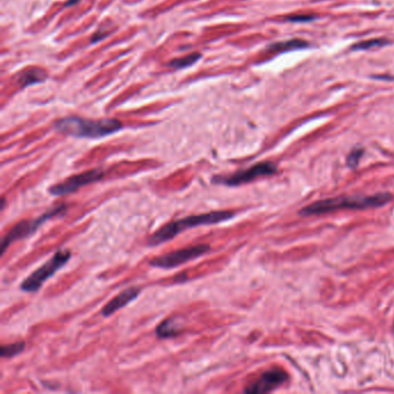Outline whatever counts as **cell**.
<instances>
[{
  "instance_id": "cell-10",
  "label": "cell",
  "mask_w": 394,
  "mask_h": 394,
  "mask_svg": "<svg viewBox=\"0 0 394 394\" xmlns=\"http://www.w3.org/2000/svg\"><path fill=\"white\" fill-rule=\"evenodd\" d=\"M140 288L139 287H131L125 289L124 291H122L121 294L117 295L115 298L104 305V308L102 309V315L104 317H109L111 315H114L116 311H118L119 309L124 308L129 303H131L132 301H134L136 297L139 296L140 294Z\"/></svg>"
},
{
  "instance_id": "cell-14",
  "label": "cell",
  "mask_w": 394,
  "mask_h": 394,
  "mask_svg": "<svg viewBox=\"0 0 394 394\" xmlns=\"http://www.w3.org/2000/svg\"><path fill=\"white\" fill-rule=\"evenodd\" d=\"M200 58H201V55L198 54V52H196V54H191V55L186 56V57L174 59V61H171L170 63H169V66H170V67L177 68V69L186 68V67H190V66H192L193 64H196V63L198 62Z\"/></svg>"
},
{
  "instance_id": "cell-8",
  "label": "cell",
  "mask_w": 394,
  "mask_h": 394,
  "mask_svg": "<svg viewBox=\"0 0 394 394\" xmlns=\"http://www.w3.org/2000/svg\"><path fill=\"white\" fill-rule=\"evenodd\" d=\"M104 175L105 172L102 170V169H94V170L82 172V174L72 176V177L66 179L65 182L61 183V184L51 186L49 192H50L52 196L56 197L69 195V193L78 191V190L80 188H82V186L89 185L91 183H96L98 181H101V179L104 177Z\"/></svg>"
},
{
  "instance_id": "cell-12",
  "label": "cell",
  "mask_w": 394,
  "mask_h": 394,
  "mask_svg": "<svg viewBox=\"0 0 394 394\" xmlns=\"http://www.w3.org/2000/svg\"><path fill=\"white\" fill-rule=\"evenodd\" d=\"M181 332V326L178 325L177 320L169 318L162 322L156 328V334L160 337H171L178 335Z\"/></svg>"
},
{
  "instance_id": "cell-7",
  "label": "cell",
  "mask_w": 394,
  "mask_h": 394,
  "mask_svg": "<svg viewBox=\"0 0 394 394\" xmlns=\"http://www.w3.org/2000/svg\"><path fill=\"white\" fill-rule=\"evenodd\" d=\"M275 171L276 167L273 163H270V162H262V163L252 165L251 168L246 169V170L238 171L236 174L229 176H215V177H213L212 182L214 184L239 186L255 181L257 178L275 174Z\"/></svg>"
},
{
  "instance_id": "cell-4",
  "label": "cell",
  "mask_w": 394,
  "mask_h": 394,
  "mask_svg": "<svg viewBox=\"0 0 394 394\" xmlns=\"http://www.w3.org/2000/svg\"><path fill=\"white\" fill-rule=\"evenodd\" d=\"M71 258V252L68 250H58L47 263H44L40 268L34 270L27 279L21 283V290L26 293H37L48 279L58 272L62 267Z\"/></svg>"
},
{
  "instance_id": "cell-9",
  "label": "cell",
  "mask_w": 394,
  "mask_h": 394,
  "mask_svg": "<svg viewBox=\"0 0 394 394\" xmlns=\"http://www.w3.org/2000/svg\"><path fill=\"white\" fill-rule=\"evenodd\" d=\"M287 381V374L279 369H273V370L266 371L260 377L257 379L255 383L249 385L245 389L246 393L251 394H259V393H267L273 391L280 385H282Z\"/></svg>"
},
{
  "instance_id": "cell-1",
  "label": "cell",
  "mask_w": 394,
  "mask_h": 394,
  "mask_svg": "<svg viewBox=\"0 0 394 394\" xmlns=\"http://www.w3.org/2000/svg\"><path fill=\"white\" fill-rule=\"evenodd\" d=\"M55 129L59 133L74 138L100 139L121 131L123 124L117 119L91 121V119L71 116L56 122Z\"/></svg>"
},
{
  "instance_id": "cell-6",
  "label": "cell",
  "mask_w": 394,
  "mask_h": 394,
  "mask_svg": "<svg viewBox=\"0 0 394 394\" xmlns=\"http://www.w3.org/2000/svg\"><path fill=\"white\" fill-rule=\"evenodd\" d=\"M210 251V246L208 244H200L196 246H190L186 249H181L177 251H172L167 255L154 258L150 260V266L157 267V268L170 269L183 265V263L191 262L193 259L199 258Z\"/></svg>"
},
{
  "instance_id": "cell-18",
  "label": "cell",
  "mask_w": 394,
  "mask_h": 394,
  "mask_svg": "<svg viewBox=\"0 0 394 394\" xmlns=\"http://www.w3.org/2000/svg\"><path fill=\"white\" fill-rule=\"evenodd\" d=\"M312 20H314V16L311 15H294L288 17V21H291V22H308Z\"/></svg>"
},
{
  "instance_id": "cell-11",
  "label": "cell",
  "mask_w": 394,
  "mask_h": 394,
  "mask_svg": "<svg viewBox=\"0 0 394 394\" xmlns=\"http://www.w3.org/2000/svg\"><path fill=\"white\" fill-rule=\"evenodd\" d=\"M47 78H48L47 73H45L43 69L30 68L24 72L23 74H21L19 79V84L22 88H24L28 86H33V84L43 82V81L47 80Z\"/></svg>"
},
{
  "instance_id": "cell-2",
  "label": "cell",
  "mask_w": 394,
  "mask_h": 394,
  "mask_svg": "<svg viewBox=\"0 0 394 394\" xmlns=\"http://www.w3.org/2000/svg\"><path fill=\"white\" fill-rule=\"evenodd\" d=\"M235 213L229 212V210H219V212H210L205 214H199V215H191L186 216L184 219L172 221V222L165 224L154 233L148 239V245L156 246L162 243L171 241L172 238L177 236L178 234L183 231L191 229V228L200 227V226H210V224H217L224 221L230 220L234 217Z\"/></svg>"
},
{
  "instance_id": "cell-13",
  "label": "cell",
  "mask_w": 394,
  "mask_h": 394,
  "mask_svg": "<svg viewBox=\"0 0 394 394\" xmlns=\"http://www.w3.org/2000/svg\"><path fill=\"white\" fill-rule=\"evenodd\" d=\"M305 47H308L307 42L302 40H290V41L279 42V43L269 45L268 50L272 52H286L291 50H297V49H304Z\"/></svg>"
},
{
  "instance_id": "cell-19",
  "label": "cell",
  "mask_w": 394,
  "mask_h": 394,
  "mask_svg": "<svg viewBox=\"0 0 394 394\" xmlns=\"http://www.w3.org/2000/svg\"><path fill=\"white\" fill-rule=\"evenodd\" d=\"M79 0H67V2L65 3V7H69V6L74 5V3H76Z\"/></svg>"
},
{
  "instance_id": "cell-3",
  "label": "cell",
  "mask_w": 394,
  "mask_h": 394,
  "mask_svg": "<svg viewBox=\"0 0 394 394\" xmlns=\"http://www.w3.org/2000/svg\"><path fill=\"white\" fill-rule=\"evenodd\" d=\"M391 200L389 193H379L375 196L357 197H339V198L326 199L315 202L302 209V215H318L335 212L341 209H365L371 207H381Z\"/></svg>"
},
{
  "instance_id": "cell-5",
  "label": "cell",
  "mask_w": 394,
  "mask_h": 394,
  "mask_svg": "<svg viewBox=\"0 0 394 394\" xmlns=\"http://www.w3.org/2000/svg\"><path fill=\"white\" fill-rule=\"evenodd\" d=\"M66 208L67 206L64 205V203H61V205L52 207L51 209H49L48 212H45L43 215L36 217L34 220L29 221H21L20 223H17L15 227L13 228L12 230H9L8 233L5 235V237L2 238L1 242V248H2V253H5L7 248L12 244L13 242L19 241V239H23L30 235H33L35 231H37L38 228L49 221L52 217L57 216V215H63L66 212Z\"/></svg>"
},
{
  "instance_id": "cell-17",
  "label": "cell",
  "mask_w": 394,
  "mask_h": 394,
  "mask_svg": "<svg viewBox=\"0 0 394 394\" xmlns=\"http://www.w3.org/2000/svg\"><path fill=\"white\" fill-rule=\"evenodd\" d=\"M362 155H363V149L362 148L354 149L353 152L349 154V156H348V160H347L348 165L351 168L356 167V165L358 164V162H360V160H361Z\"/></svg>"
},
{
  "instance_id": "cell-15",
  "label": "cell",
  "mask_w": 394,
  "mask_h": 394,
  "mask_svg": "<svg viewBox=\"0 0 394 394\" xmlns=\"http://www.w3.org/2000/svg\"><path fill=\"white\" fill-rule=\"evenodd\" d=\"M23 350H24V342L19 341V342L15 343L3 344V346H1V349H0V354H1V357L8 358V357H14L15 355H19L20 353H22Z\"/></svg>"
},
{
  "instance_id": "cell-16",
  "label": "cell",
  "mask_w": 394,
  "mask_h": 394,
  "mask_svg": "<svg viewBox=\"0 0 394 394\" xmlns=\"http://www.w3.org/2000/svg\"><path fill=\"white\" fill-rule=\"evenodd\" d=\"M389 42L384 40V38H375V40H369V41H363L360 42V43L354 44L351 49L353 50L360 51V50H370V49L374 48H381L383 45L388 44Z\"/></svg>"
}]
</instances>
